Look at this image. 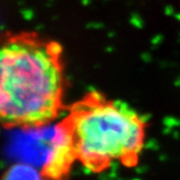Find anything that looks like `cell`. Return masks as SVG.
<instances>
[{
    "instance_id": "1",
    "label": "cell",
    "mask_w": 180,
    "mask_h": 180,
    "mask_svg": "<svg viewBox=\"0 0 180 180\" xmlns=\"http://www.w3.org/2000/svg\"><path fill=\"white\" fill-rule=\"evenodd\" d=\"M65 73L57 42L32 32L0 35V127L40 129L59 118Z\"/></svg>"
},
{
    "instance_id": "3",
    "label": "cell",
    "mask_w": 180,
    "mask_h": 180,
    "mask_svg": "<svg viewBox=\"0 0 180 180\" xmlns=\"http://www.w3.org/2000/svg\"><path fill=\"white\" fill-rule=\"evenodd\" d=\"M76 162L77 156L71 136L63 123L59 121L55 126L46 159L39 170L40 179L68 180Z\"/></svg>"
},
{
    "instance_id": "4",
    "label": "cell",
    "mask_w": 180,
    "mask_h": 180,
    "mask_svg": "<svg viewBox=\"0 0 180 180\" xmlns=\"http://www.w3.org/2000/svg\"><path fill=\"white\" fill-rule=\"evenodd\" d=\"M1 180H41L40 176L35 175L31 167L22 164L13 165L5 171Z\"/></svg>"
},
{
    "instance_id": "2",
    "label": "cell",
    "mask_w": 180,
    "mask_h": 180,
    "mask_svg": "<svg viewBox=\"0 0 180 180\" xmlns=\"http://www.w3.org/2000/svg\"><path fill=\"white\" fill-rule=\"evenodd\" d=\"M61 119L74 144L77 162L99 174L119 164L138 165L147 138V121L129 104L89 91L66 106Z\"/></svg>"
}]
</instances>
